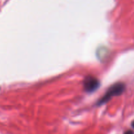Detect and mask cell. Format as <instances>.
<instances>
[{"mask_svg": "<svg viewBox=\"0 0 134 134\" xmlns=\"http://www.w3.org/2000/svg\"><path fill=\"white\" fill-rule=\"evenodd\" d=\"M125 85L122 82H117L112 85L107 90L105 95L99 99V102H98V105H100L105 104L108 101H109L113 97L121 95L125 90Z\"/></svg>", "mask_w": 134, "mask_h": 134, "instance_id": "1", "label": "cell"}, {"mask_svg": "<svg viewBox=\"0 0 134 134\" xmlns=\"http://www.w3.org/2000/svg\"><path fill=\"white\" fill-rule=\"evenodd\" d=\"M99 81L97 78L92 76H88L85 79L83 82L84 88L87 92H92L99 88Z\"/></svg>", "mask_w": 134, "mask_h": 134, "instance_id": "2", "label": "cell"}, {"mask_svg": "<svg viewBox=\"0 0 134 134\" xmlns=\"http://www.w3.org/2000/svg\"><path fill=\"white\" fill-rule=\"evenodd\" d=\"M124 134H133V132H132V131L128 130V131H127V132H126V133Z\"/></svg>", "mask_w": 134, "mask_h": 134, "instance_id": "3", "label": "cell"}, {"mask_svg": "<svg viewBox=\"0 0 134 134\" xmlns=\"http://www.w3.org/2000/svg\"><path fill=\"white\" fill-rule=\"evenodd\" d=\"M132 127L134 128V120L132 122Z\"/></svg>", "mask_w": 134, "mask_h": 134, "instance_id": "4", "label": "cell"}]
</instances>
